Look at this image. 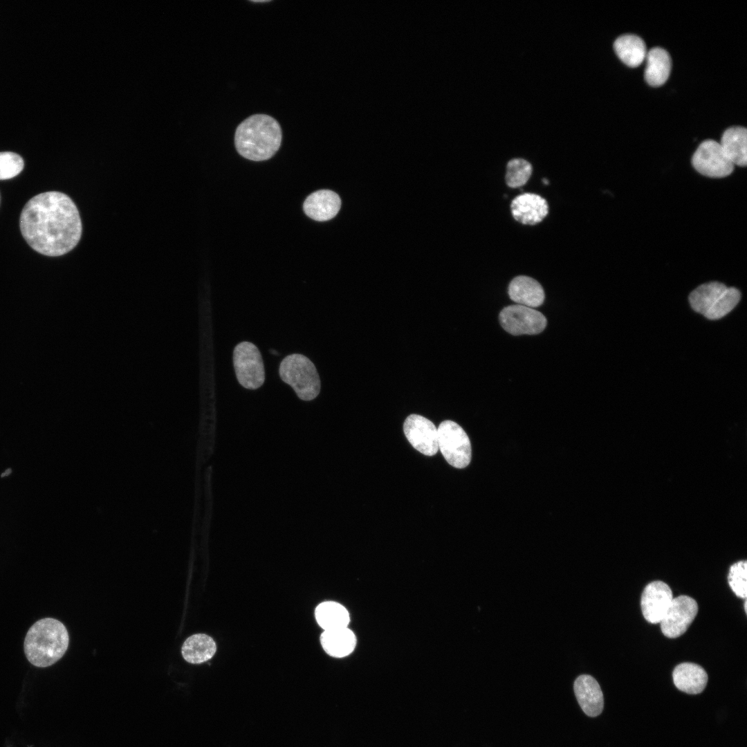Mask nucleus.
Returning <instances> with one entry per match:
<instances>
[{"label": "nucleus", "mask_w": 747, "mask_h": 747, "mask_svg": "<svg viewBox=\"0 0 747 747\" xmlns=\"http://www.w3.org/2000/svg\"><path fill=\"white\" fill-rule=\"evenodd\" d=\"M320 641L326 653L335 658L349 655L356 645V637L348 627L324 630Z\"/></svg>", "instance_id": "18"}, {"label": "nucleus", "mask_w": 747, "mask_h": 747, "mask_svg": "<svg viewBox=\"0 0 747 747\" xmlns=\"http://www.w3.org/2000/svg\"><path fill=\"white\" fill-rule=\"evenodd\" d=\"M282 131L272 116L255 114L243 120L234 133V145L243 158L255 161L273 157L281 146Z\"/></svg>", "instance_id": "2"}, {"label": "nucleus", "mask_w": 747, "mask_h": 747, "mask_svg": "<svg viewBox=\"0 0 747 747\" xmlns=\"http://www.w3.org/2000/svg\"><path fill=\"white\" fill-rule=\"evenodd\" d=\"M720 145L726 155L735 165L747 164V130L742 127H732L723 133Z\"/></svg>", "instance_id": "19"}, {"label": "nucleus", "mask_w": 747, "mask_h": 747, "mask_svg": "<svg viewBox=\"0 0 747 747\" xmlns=\"http://www.w3.org/2000/svg\"><path fill=\"white\" fill-rule=\"evenodd\" d=\"M315 616L317 622L324 630L348 627L350 621L347 609L333 601L320 603L315 609Z\"/></svg>", "instance_id": "23"}, {"label": "nucleus", "mask_w": 747, "mask_h": 747, "mask_svg": "<svg viewBox=\"0 0 747 747\" xmlns=\"http://www.w3.org/2000/svg\"><path fill=\"white\" fill-rule=\"evenodd\" d=\"M511 300L517 304L530 308L541 306L544 301V291L535 279L524 275L515 277L508 286Z\"/></svg>", "instance_id": "16"}, {"label": "nucleus", "mask_w": 747, "mask_h": 747, "mask_svg": "<svg viewBox=\"0 0 747 747\" xmlns=\"http://www.w3.org/2000/svg\"><path fill=\"white\" fill-rule=\"evenodd\" d=\"M614 47L618 57L630 67L639 66L647 55L644 41L636 35L626 34L618 37Z\"/></svg>", "instance_id": "22"}, {"label": "nucleus", "mask_w": 747, "mask_h": 747, "mask_svg": "<svg viewBox=\"0 0 747 747\" xmlns=\"http://www.w3.org/2000/svg\"><path fill=\"white\" fill-rule=\"evenodd\" d=\"M531 174L530 163L522 158L512 159L507 164L506 183L512 188L520 187L527 183Z\"/></svg>", "instance_id": "24"}, {"label": "nucleus", "mask_w": 747, "mask_h": 747, "mask_svg": "<svg viewBox=\"0 0 747 747\" xmlns=\"http://www.w3.org/2000/svg\"><path fill=\"white\" fill-rule=\"evenodd\" d=\"M515 220L526 225L541 222L548 213L546 201L536 194L524 193L516 196L510 205Z\"/></svg>", "instance_id": "14"}, {"label": "nucleus", "mask_w": 747, "mask_h": 747, "mask_svg": "<svg viewBox=\"0 0 747 747\" xmlns=\"http://www.w3.org/2000/svg\"><path fill=\"white\" fill-rule=\"evenodd\" d=\"M438 431V446L447 462L456 468H464L471 460V445L468 436L456 423L446 420L441 423Z\"/></svg>", "instance_id": "6"}, {"label": "nucleus", "mask_w": 747, "mask_h": 747, "mask_svg": "<svg viewBox=\"0 0 747 747\" xmlns=\"http://www.w3.org/2000/svg\"><path fill=\"white\" fill-rule=\"evenodd\" d=\"M645 58V79L647 84L652 86L663 84L671 70L672 62L669 53L662 48L655 47L647 53Z\"/></svg>", "instance_id": "20"}, {"label": "nucleus", "mask_w": 747, "mask_h": 747, "mask_svg": "<svg viewBox=\"0 0 747 747\" xmlns=\"http://www.w3.org/2000/svg\"><path fill=\"white\" fill-rule=\"evenodd\" d=\"M673 599L670 587L664 582L649 583L643 589L640 605L645 619L652 624L660 623Z\"/></svg>", "instance_id": "12"}, {"label": "nucleus", "mask_w": 747, "mask_h": 747, "mask_svg": "<svg viewBox=\"0 0 747 747\" xmlns=\"http://www.w3.org/2000/svg\"><path fill=\"white\" fill-rule=\"evenodd\" d=\"M341 200L329 190H320L311 194L304 201L303 209L311 219L317 221H328L339 212Z\"/></svg>", "instance_id": "15"}, {"label": "nucleus", "mask_w": 747, "mask_h": 747, "mask_svg": "<svg viewBox=\"0 0 747 747\" xmlns=\"http://www.w3.org/2000/svg\"><path fill=\"white\" fill-rule=\"evenodd\" d=\"M739 290L727 287L718 282L705 283L696 288L689 295V302L694 311L712 320L728 314L739 303Z\"/></svg>", "instance_id": "4"}, {"label": "nucleus", "mask_w": 747, "mask_h": 747, "mask_svg": "<svg viewBox=\"0 0 747 747\" xmlns=\"http://www.w3.org/2000/svg\"><path fill=\"white\" fill-rule=\"evenodd\" d=\"M542 181H543V183H544V184H548V180H546V179H545V178H544V179H543V180H542Z\"/></svg>", "instance_id": "28"}, {"label": "nucleus", "mask_w": 747, "mask_h": 747, "mask_svg": "<svg viewBox=\"0 0 747 747\" xmlns=\"http://www.w3.org/2000/svg\"><path fill=\"white\" fill-rule=\"evenodd\" d=\"M499 318L503 329L513 335L538 334L547 324L546 318L542 313L519 304L505 307Z\"/></svg>", "instance_id": "8"}, {"label": "nucleus", "mask_w": 747, "mask_h": 747, "mask_svg": "<svg viewBox=\"0 0 747 747\" xmlns=\"http://www.w3.org/2000/svg\"><path fill=\"white\" fill-rule=\"evenodd\" d=\"M216 650V643L212 638L204 634H197L185 640L181 652L188 663L199 664L210 659Z\"/></svg>", "instance_id": "21"}, {"label": "nucleus", "mask_w": 747, "mask_h": 747, "mask_svg": "<svg viewBox=\"0 0 747 747\" xmlns=\"http://www.w3.org/2000/svg\"><path fill=\"white\" fill-rule=\"evenodd\" d=\"M697 613L698 605L692 598L685 595L673 598L660 622L662 633L670 638L681 636L687 631Z\"/></svg>", "instance_id": "10"}, {"label": "nucleus", "mask_w": 747, "mask_h": 747, "mask_svg": "<svg viewBox=\"0 0 747 747\" xmlns=\"http://www.w3.org/2000/svg\"><path fill=\"white\" fill-rule=\"evenodd\" d=\"M692 164L699 173L710 178L726 177L734 169V165L720 143L713 140H706L699 145L692 156Z\"/></svg>", "instance_id": "9"}, {"label": "nucleus", "mask_w": 747, "mask_h": 747, "mask_svg": "<svg viewBox=\"0 0 747 747\" xmlns=\"http://www.w3.org/2000/svg\"><path fill=\"white\" fill-rule=\"evenodd\" d=\"M675 686L681 691L690 694H699L708 683V674L700 665L693 663H682L672 672Z\"/></svg>", "instance_id": "17"}, {"label": "nucleus", "mask_w": 747, "mask_h": 747, "mask_svg": "<svg viewBox=\"0 0 747 747\" xmlns=\"http://www.w3.org/2000/svg\"><path fill=\"white\" fill-rule=\"evenodd\" d=\"M233 364L239 384L249 389L260 387L265 380V370L261 353L252 342L239 343L233 351Z\"/></svg>", "instance_id": "7"}, {"label": "nucleus", "mask_w": 747, "mask_h": 747, "mask_svg": "<svg viewBox=\"0 0 747 747\" xmlns=\"http://www.w3.org/2000/svg\"><path fill=\"white\" fill-rule=\"evenodd\" d=\"M68 643L66 627L57 619L45 618L30 627L24 639V649L31 664L38 667H46L64 656Z\"/></svg>", "instance_id": "3"}, {"label": "nucleus", "mask_w": 747, "mask_h": 747, "mask_svg": "<svg viewBox=\"0 0 747 747\" xmlns=\"http://www.w3.org/2000/svg\"><path fill=\"white\" fill-rule=\"evenodd\" d=\"M403 430L409 443L419 452L427 456L437 453L438 431L431 421L418 414H411L404 422Z\"/></svg>", "instance_id": "11"}, {"label": "nucleus", "mask_w": 747, "mask_h": 747, "mask_svg": "<svg viewBox=\"0 0 747 747\" xmlns=\"http://www.w3.org/2000/svg\"><path fill=\"white\" fill-rule=\"evenodd\" d=\"M573 690L581 709L587 716L595 717L602 712L603 694L593 676L588 674L578 676L573 683Z\"/></svg>", "instance_id": "13"}, {"label": "nucleus", "mask_w": 747, "mask_h": 747, "mask_svg": "<svg viewBox=\"0 0 747 747\" xmlns=\"http://www.w3.org/2000/svg\"><path fill=\"white\" fill-rule=\"evenodd\" d=\"M746 605H747V602H746V601H745V602H744V610H745V612H746V609H747V607H746Z\"/></svg>", "instance_id": "29"}, {"label": "nucleus", "mask_w": 747, "mask_h": 747, "mask_svg": "<svg viewBox=\"0 0 747 747\" xmlns=\"http://www.w3.org/2000/svg\"><path fill=\"white\" fill-rule=\"evenodd\" d=\"M21 234L35 251L47 256L64 255L82 235V223L71 199L59 192L41 193L24 206L20 216Z\"/></svg>", "instance_id": "1"}, {"label": "nucleus", "mask_w": 747, "mask_h": 747, "mask_svg": "<svg viewBox=\"0 0 747 747\" xmlns=\"http://www.w3.org/2000/svg\"><path fill=\"white\" fill-rule=\"evenodd\" d=\"M279 374L301 400H311L320 394V379L315 366L302 354L293 353L285 357L280 363Z\"/></svg>", "instance_id": "5"}, {"label": "nucleus", "mask_w": 747, "mask_h": 747, "mask_svg": "<svg viewBox=\"0 0 747 747\" xmlns=\"http://www.w3.org/2000/svg\"><path fill=\"white\" fill-rule=\"evenodd\" d=\"M24 168L22 158L11 151L0 152V180L16 176Z\"/></svg>", "instance_id": "26"}, {"label": "nucleus", "mask_w": 747, "mask_h": 747, "mask_svg": "<svg viewBox=\"0 0 747 747\" xmlns=\"http://www.w3.org/2000/svg\"><path fill=\"white\" fill-rule=\"evenodd\" d=\"M254 1V2H267V1Z\"/></svg>", "instance_id": "30"}, {"label": "nucleus", "mask_w": 747, "mask_h": 747, "mask_svg": "<svg viewBox=\"0 0 747 747\" xmlns=\"http://www.w3.org/2000/svg\"><path fill=\"white\" fill-rule=\"evenodd\" d=\"M747 562L739 561L733 564L728 575V584L736 596L741 598L747 596Z\"/></svg>", "instance_id": "25"}, {"label": "nucleus", "mask_w": 747, "mask_h": 747, "mask_svg": "<svg viewBox=\"0 0 747 747\" xmlns=\"http://www.w3.org/2000/svg\"><path fill=\"white\" fill-rule=\"evenodd\" d=\"M10 472V469H8V470H6V471L5 472H3V473L2 474H1V477H3L4 475H7V474H9Z\"/></svg>", "instance_id": "27"}]
</instances>
